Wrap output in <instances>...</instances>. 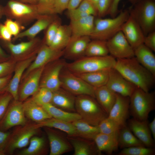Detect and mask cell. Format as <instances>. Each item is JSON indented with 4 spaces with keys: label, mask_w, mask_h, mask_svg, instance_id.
Listing matches in <instances>:
<instances>
[{
    "label": "cell",
    "mask_w": 155,
    "mask_h": 155,
    "mask_svg": "<svg viewBox=\"0 0 155 155\" xmlns=\"http://www.w3.org/2000/svg\"><path fill=\"white\" fill-rule=\"evenodd\" d=\"M155 108V93L137 87L129 97V112L133 118L147 120L150 113Z\"/></svg>",
    "instance_id": "obj_5"
},
{
    "label": "cell",
    "mask_w": 155,
    "mask_h": 155,
    "mask_svg": "<svg viewBox=\"0 0 155 155\" xmlns=\"http://www.w3.org/2000/svg\"><path fill=\"white\" fill-rule=\"evenodd\" d=\"M120 0H114L108 14L112 18L115 17L117 15V13L118 11V6ZM139 0H129L130 3L133 5L137 3Z\"/></svg>",
    "instance_id": "obj_52"
},
{
    "label": "cell",
    "mask_w": 155,
    "mask_h": 155,
    "mask_svg": "<svg viewBox=\"0 0 155 155\" xmlns=\"http://www.w3.org/2000/svg\"><path fill=\"white\" fill-rule=\"evenodd\" d=\"M22 3L32 4L36 5L38 0H15Z\"/></svg>",
    "instance_id": "obj_57"
},
{
    "label": "cell",
    "mask_w": 155,
    "mask_h": 155,
    "mask_svg": "<svg viewBox=\"0 0 155 155\" xmlns=\"http://www.w3.org/2000/svg\"><path fill=\"white\" fill-rule=\"evenodd\" d=\"M37 127L53 128L66 133L69 136H78L76 130L72 123L53 117L36 123Z\"/></svg>",
    "instance_id": "obj_30"
},
{
    "label": "cell",
    "mask_w": 155,
    "mask_h": 155,
    "mask_svg": "<svg viewBox=\"0 0 155 155\" xmlns=\"http://www.w3.org/2000/svg\"><path fill=\"white\" fill-rule=\"evenodd\" d=\"M143 44L153 51H155V31H153L145 36Z\"/></svg>",
    "instance_id": "obj_49"
},
{
    "label": "cell",
    "mask_w": 155,
    "mask_h": 155,
    "mask_svg": "<svg viewBox=\"0 0 155 155\" xmlns=\"http://www.w3.org/2000/svg\"><path fill=\"white\" fill-rule=\"evenodd\" d=\"M64 52V49L56 50L44 43L40 49L34 60L26 69L22 78L24 79L33 70L60 59L63 56Z\"/></svg>",
    "instance_id": "obj_13"
},
{
    "label": "cell",
    "mask_w": 155,
    "mask_h": 155,
    "mask_svg": "<svg viewBox=\"0 0 155 155\" xmlns=\"http://www.w3.org/2000/svg\"><path fill=\"white\" fill-rule=\"evenodd\" d=\"M55 0H38L36 6L40 15H55Z\"/></svg>",
    "instance_id": "obj_44"
},
{
    "label": "cell",
    "mask_w": 155,
    "mask_h": 155,
    "mask_svg": "<svg viewBox=\"0 0 155 155\" xmlns=\"http://www.w3.org/2000/svg\"><path fill=\"white\" fill-rule=\"evenodd\" d=\"M67 11L73 13H85L95 16H97L96 7L89 0H84L77 8Z\"/></svg>",
    "instance_id": "obj_42"
},
{
    "label": "cell",
    "mask_w": 155,
    "mask_h": 155,
    "mask_svg": "<svg viewBox=\"0 0 155 155\" xmlns=\"http://www.w3.org/2000/svg\"><path fill=\"white\" fill-rule=\"evenodd\" d=\"M27 123L22 102L13 100L0 121V130L6 131L13 127L24 125Z\"/></svg>",
    "instance_id": "obj_10"
},
{
    "label": "cell",
    "mask_w": 155,
    "mask_h": 155,
    "mask_svg": "<svg viewBox=\"0 0 155 155\" xmlns=\"http://www.w3.org/2000/svg\"><path fill=\"white\" fill-rule=\"evenodd\" d=\"M111 55L104 56H84L69 63L65 68L74 74L109 70L113 68L116 62Z\"/></svg>",
    "instance_id": "obj_2"
},
{
    "label": "cell",
    "mask_w": 155,
    "mask_h": 155,
    "mask_svg": "<svg viewBox=\"0 0 155 155\" xmlns=\"http://www.w3.org/2000/svg\"><path fill=\"white\" fill-rule=\"evenodd\" d=\"M6 57V55L2 50L0 46V57L5 58Z\"/></svg>",
    "instance_id": "obj_58"
},
{
    "label": "cell",
    "mask_w": 155,
    "mask_h": 155,
    "mask_svg": "<svg viewBox=\"0 0 155 155\" xmlns=\"http://www.w3.org/2000/svg\"><path fill=\"white\" fill-rule=\"evenodd\" d=\"M129 15V10H125L121 11L114 18L95 19L93 30L90 36V38L107 41L121 30Z\"/></svg>",
    "instance_id": "obj_4"
},
{
    "label": "cell",
    "mask_w": 155,
    "mask_h": 155,
    "mask_svg": "<svg viewBox=\"0 0 155 155\" xmlns=\"http://www.w3.org/2000/svg\"><path fill=\"white\" fill-rule=\"evenodd\" d=\"M23 109L26 116L36 123L42 122L52 117L42 108L31 98L22 102Z\"/></svg>",
    "instance_id": "obj_27"
},
{
    "label": "cell",
    "mask_w": 155,
    "mask_h": 155,
    "mask_svg": "<svg viewBox=\"0 0 155 155\" xmlns=\"http://www.w3.org/2000/svg\"><path fill=\"white\" fill-rule=\"evenodd\" d=\"M114 68L136 87L146 92L149 91L154 85L155 76L140 64L135 57L117 59Z\"/></svg>",
    "instance_id": "obj_1"
},
{
    "label": "cell",
    "mask_w": 155,
    "mask_h": 155,
    "mask_svg": "<svg viewBox=\"0 0 155 155\" xmlns=\"http://www.w3.org/2000/svg\"><path fill=\"white\" fill-rule=\"evenodd\" d=\"M148 127L152 134V137L154 140L155 139V118L149 124Z\"/></svg>",
    "instance_id": "obj_56"
},
{
    "label": "cell",
    "mask_w": 155,
    "mask_h": 155,
    "mask_svg": "<svg viewBox=\"0 0 155 155\" xmlns=\"http://www.w3.org/2000/svg\"><path fill=\"white\" fill-rule=\"evenodd\" d=\"M40 128L35 122L17 126L11 132L3 151L5 154H12L16 149L27 146L31 138L38 133Z\"/></svg>",
    "instance_id": "obj_8"
},
{
    "label": "cell",
    "mask_w": 155,
    "mask_h": 155,
    "mask_svg": "<svg viewBox=\"0 0 155 155\" xmlns=\"http://www.w3.org/2000/svg\"><path fill=\"white\" fill-rule=\"evenodd\" d=\"M75 108L82 119L93 125L98 126L108 116L95 98L88 95L77 96Z\"/></svg>",
    "instance_id": "obj_3"
},
{
    "label": "cell",
    "mask_w": 155,
    "mask_h": 155,
    "mask_svg": "<svg viewBox=\"0 0 155 155\" xmlns=\"http://www.w3.org/2000/svg\"><path fill=\"white\" fill-rule=\"evenodd\" d=\"M61 23V19L57 16L48 26L43 39L45 44L49 46L50 45Z\"/></svg>",
    "instance_id": "obj_43"
},
{
    "label": "cell",
    "mask_w": 155,
    "mask_h": 155,
    "mask_svg": "<svg viewBox=\"0 0 155 155\" xmlns=\"http://www.w3.org/2000/svg\"><path fill=\"white\" fill-rule=\"evenodd\" d=\"M70 0H55V10L56 14H61L67 9Z\"/></svg>",
    "instance_id": "obj_50"
},
{
    "label": "cell",
    "mask_w": 155,
    "mask_h": 155,
    "mask_svg": "<svg viewBox=\"0 0 155 155\" xmlns=\"http://www.w3.org/2000/svg\"><path fill=\"white\" fill-rule=\"evenodd\" d=\"M119 155H153L155 154L154 148L145 146H136L123 148Z\"/></svg>",
    "instance_id": "obj_40"
},
{
    "label": "cell",
    "mask_w": 155,
    "mask_h": 155,
    "mask_svg": "<svg viewBox=\"0 0 155 155\" xmlns=\"http://www.w3.org/2000/svg\"><path fill=\"white\" fill-rule=\"evenodd\" d=\"M45 66L41 78L40 87L46 88L54 92L61 87L60 75L66 64L63 59H59Z\"/></svg>",
    "instance_id": "obj_12"
},
{
    "label": "cell",
    "mask_w": 155,
    "mask_h": 155,
    "mask_svg": "<svg viewBox=\"0 0 155 155\" xmlns=\"http://www.w3.org/2000/svg\"><path fill=\"white\" fill-rule=\"evenodd\" d=\"M119 131L109 134L100 133L95 136L93 140L99 152L110 154L118 150Z\"/></svg>",
    "instance_id": "obj_25"
},
{
    "label": "cell",
    "mask_w": 155,
    "mask_h": 155,
    "mask_svg": "<svg viewBox=\"0 0 155 155\" xmlns=\"http://www.w3.org/2000/svg\"><path fill=\"white\" fill-rule=\"evenodd\" d=\"M64 68L60 75L61 87L74 95H85L95 98L94 88L70 71L65 66Z\"/></svg>",
    "instance_id": "obj_9"
},
{
    "label": "cell",
    "mask_w": 155,
    "mask_h": 155,
    "mask_svg": "<svg viewBox=\"0 0 155 155\" xmlns=\"http://www.w3.org/2000/svg\"><path fill=\"white\" fill-rule=\"evenodd\" d=\"M4 24L13 37L18 35L24 28V26L16 21L7 18Z\"/></svg>",
    "instance_id": "obj_45"
},
{
    "label": "cell",
    "mask_w": 155,
    "mask_h": 155,
    "mask_svg": "<svg viewBox=\"0 0 155 155\" xmlns=\"http://www.w3.org/2000/svg\"><path fill=\"white\" fill-rule=\"evenodd\" d=\"M12 35L4 24H0V38L7 42H11Z\"/></svg>",
    "instance_id": "obj_51"
},
{
    "label": "cell",
    "mask_w": 155,
    "mask_h": 155,
    "mask_svg": "<svg viewBox=\"0 0 155 155\" xmlns=\"http://www.w3.org/2000/svg\"><path fill=\"white\" fill-rule=\"evenodd\" d=\"M106 86L115 93L130 97L137 88L114 68L109 70Z\"/></svg>",
    "instance_id": "obj_15"
},
{
    "label": "cell",
    "mask_w": 155,
    "mask_h": 155,
    "mask_svg": "<svg viewBox=\"0 0 155 155\" xmlns=\"http://www.w3.org/2000/svg\"><path fill=\"white\" fill-rule=\"evenodd\" d=\"M53 95V92L49 89L45 87H40L31 98L36 103L42 106L51 103Z\"/></svg>",
    "instance_id": "obj_39"
},
{
    "label": "cell",
    "mask_w": 155,
    "mask_h": 155,
    "mask_svg": "<svg viewBox=\"0 0 155 155\" xmlns=\"http://www.w3.org/2000/svg\"><path fill=\"white\" fill-rule=\"evenodd\" d=\"M95 19V16L90 15L70 21L69 25L72 32L70 40L82 36H90L94 28Z\"/></svg>",
    "instance_id": "obj_23"
},
{
    "label": "cell",
    "mask_w": 155,
    "mask_h": 155,
    "mask_svg": "<svg viewBox=\"0 0 155 155\" xmlns=\"http://www.w3.org/2000/svg\"><path fill=\"white\" fill-rule=\"evenodd\" d=\"M36 55L20 60L16 64L14 69V73L8 83L6 89V91L10 94L14 100H18V93L20 83L25 71L34 60Z\"/></svg>",
    "instance_id": "obj_19"
},
{
    "label": "cell",
    "mask_w": 155,
    "mask_h": 155,
    "mask_svg": "<svg viewBox=\"0 0 155 155\" xmlns=\"http://www.w3.org/2000/svg\"><path fill=\"white\" fill-rule=\"evenodd\" d=\"M50 146V155H60L69 151L72 147L70 143L50 127H44Z\"/></svg>",
    "instance_id": "obj_24"
},
{
    "label": "cell",
    "mask_w": 155,
    "mask_h": 155,
    "mask_svg": "<svg viewBox=\"0 0 155 155\" xmlns=\"http://www.w3.org/2000/svg\"><path fill=\"white\" fill-rule=\"evenodd\" d=\"M84 0H70L67 10H71L77 8Z\"/></svg>",
    "instance_id": "obj_55"
},
{
    "label": "cell",
    "mask_w": 155,
    "mask_h": 155,
    "mask_svg": "<svg viewBox=\"0 0 155 155\" xmlns=\"http://www.w3.org/2000/svg\"><path fill=\"white\" fill-rule=\"evenodd\" d=\"M15 65V61L12 59L0 63V78L10 74V73L14 70Z\"/></svg>",
    "instance_id": "obj_48"
},
{
    "label": "cell",
    "mask_w": 155,
    "mask_h": 155,
    "mask_svg": "<svg viewBox=\"0 0 155 155\" xmlns=\"http://www.w3.org/2000/svg\"><path fill=\"white\" fill-rule=\"evenodd\" d=\"M116 98L108 117L118 124L121 127L126 126L129 112V97L116 94Z\"/></svg>",
    "instance_id": "obj_18"
},
{
    "label": "cell",
    "mask_w": 155,
    "mask_h": 155,
    "mask_svg": "<svg viewBox=\"0 0 155 155\" xmlns=\"http://www.w3.org/2000/svg\"><path fill=\"white\" fill-rule=\"evenodd\" d=\"M45 66L31 71L24 79V82L18 90V100L22 102L37 91Z\"/></svg>",
    "instance_id": "obj_16"
},
{
    "label": "cell",
    "mask_w": 155,
    "mask_h": 155,
    "mask_svg": "<svg viewBox=\"0 0 155 155\" xmlns=\"http://www.w3.org/2000/svg\"><path fill=\"white\" fill-rule=\"evenodd\" d=\"M11 133L10 131L0 130V152L3 153Z\"/></svg>",
    "instance_id": "obj_53"
},
{
    "label": "cell",
    "mask_w": 155,
    "mask_h": 155,
    "mask_svg": "<svg viewBox=\"0 0 155 155\" xmlns=\"http://www.w3.org/2000/svg\"><path fill=\"white\" fill-rule=\"evenodd\" d=\"M100 133L109 134L117 132L121 128L114 121L107 117L98 125Z\"/></svg>",
    "instance_id": "obj_41"
},
{
    "label": "cell",
    "mask_w": 155,
    "mask_h": 155,
    "mask_svg": "<svg viewBox=\"0 0 155 155\" xmlns=\"http://www.w3.org/2000/svg\"><path fill=\"white\" fill-rule=\"evenodd\" d=\"M61 88L53 92L51 103L55 106L67 111H75V97Z\"/></svg>",
    "instance_id": "obj_26"
},
{
    "label": "cell",
    "mask_w": 155,
    "mask_h": 155,
    "mask_svg": "<svg viewBox=\"0 0 155 155\" xmlns=\"http://www.w3.org/2000/svg\"><path fill=\"white\" fill-rule=\"evenodd\" d=\"M75 127L78 137L89 140H93L95 136L100 133L98 126L91 125L82 119L72 122Z\"/></svg>",
    "instance_id": "obj_34"
},
{
    "label": "cell",
    "mask_w": 155,
    "mask_h": 155,
    "mask_svg": "<svg viewBox=\"0 0 155 155\" xmlns=\"http://www.w3.org/2000/svg\"><path fill=\"white\" fill-rule=\"evenodd\" d=\"M109 53L107 41L91 39L87 47L85 56H104Z\"/></svg>",
    "instance_id": "obj_37"
},
{
    "label": "cell",
    "mask_w": 155,
    "mask_h": 155,
    "mask_svg": "<svg viewBox=\"0 0 155 155\" xmlns=\"http://www.w3.org/2000/svg\"><path fill=\"white\" fill-rule=\"evenodd\" d=\"M92 2L94 5L97 8V5L98 2L99 0H89Z\"/></svg>",
    "instance_id": "obj_59"
},
{
    "label": "cell",
    "mask_w": 155,
    "mask_h": 155,
    "mask_svg": "<svg viewBox=\"0 0 155 155\" xmlns=\"http://www.w3.org/2000/svg\"><path fill=\"white\" fill-rule=\"evenodd\" d=\"M3 14V9L2 8L1 6L0 5V17L1 16V15Z\"/></svg>",
    "instance_id": "obj_60"
},
{
    "label": "cell",
    "mask_w": 155,
    "mask_h": 155,
    "mask_svg": "<svg viewBox=\"0 0 155 155\" xmlns=\"http://www.w3.org/2000/svg\"><path fill=\"white\" fill-rule=\"evenodd\" d=\"M7 46L11 55V59L19 61L36 55L42 45L43 39L38 37L16 44L7 42Z\"/></svg>",
    "instance_id": "obj_11"
},
{
    "label": "cell",
    "mask_w": 155,
    "mask_h": 155,
    "mask_svg": "<svg viewBox=\"0 0 155 155\" xmlns=\"http://www.w3.org/2000/svg\"><path fill=\"white\" fill-rule=\"evenodd\" d=\"M3 12L8 18L16 21L23 26L36 20L41 15L38 12L36 5L15 0L8 2L3 9Z\"/></svg>",
    "instance_id": "obj_7"
},
{
    "label": "cell",
    "mask_w": 155,
    "mask_h": 155,
    "mask_svg": "<svg viewBox=\"0 0 155 155\" xmlns=\"http://www.w3.org/2000/svg\"><path fill=\"white\" fill-rule=\"evenodd\" d=\"M109 53L117 59L134 57V50L121 30L107 41Z\"/></svg>",
    "instance_id": "obj_14"
},
{
    "label": "cell",
    "mask_w": 155,
    "mask_h": 155,
    "mask_svg": "<svg viewBox=\"0 0 155 155\" xmlns=\"http://www.w3.org/2000/svg\"><path fill=\"white\" fill-rule=\"evenodd\" d=\"M28 147L19 152V155H39L42 154L45 148V140L43 137L33 136L30 140Z\"/></svg>",
    "instance_id": "obj_38"
},
{
    "label": "cell",
    "mask_w": 155,
    "mask_h": 155,
    "mask_svg": "<svg viewBox=\"0 0 155 155\" xmlns=\"http://www.w3.org/2000/svg\"><path fill=\"white\" fill-rule=\"evenodd\" d=\"M118 140L119 147L121 148L145 146L126 126L121 127L120 129Z\"/></svg>",
    "instance_id": "obj_35"
},
{
    "label": "cell",
    "mask_w": 155,
    "mask_h": 155,
    "mask_svg": "<svg viewBox=\"0 0 155 155\" xmlns=\"http://www.w3.org/2000/svg\"><path fill=\"white\" fill-rule=\"evenodd\" d=\"M42 108L52 117L69 122L81 119L77 113H72L57 107L51 103L42 106Z\"/></svg>",
    "instance_id": "obj_33"
},
{
    "label": "cell",
    "mask_w": 155,
    "mask_h": 155,
    "mask_svg": "<svg viewBox=\"0 0 155 155\" xmlns=\"http://www.w3.org/2000/svg\"><path fill=\"white\" fill-rule=\"evenodd\" d=\"M114 0H99L97 5V16L101 18L108 14Z\"/></svg>",
    "instance_id": "obj_46"
},
{
    "label": "cell",
    "mask_w": 155,
    "mask_h": 155,
    "mask_svg": "<svg viewBox=\"0 0 155 155\" xmlns=\"http://www.w3.org/2000/svg\"><path fill=\"white\" fill-rule=\"evenodd\" d=\"M129 10L141 28L145 36L154 31L155 2L154 0H140Z\"/></svg>",
    "instance_id": "obj_6"
},
{
    "label": "cell",
    "mask_w": 155,
    "mask_h": 155,
    "mask_svg": "<svg viewBox=\"0 0 155 155\" xmlns=\"http://www.w3.org/2000/svg\"><path fill=\"white\" fill-rule=\"evenodd\" d=\"M128 127L146 147L154 148V139L149 129L147 120L140 121L133 118L129 120Z\"/></svg>",
    "instance_id": "obj_20"
},
{
    "label": "cell",
    "mask_w": 155,
    "mask_h": 155,
    "mask_svg": "<svg viewBox=\"0 0 155 155\" xmlns=\"http://www.w3.org/2000/svg\"><path fill=\"white\" fill-rule=\"evenodd\" d=\"M91 40L89 36H85L71 40L64 49L63 56L66 58L75 60L85 56L87 47Z\"/></svg>",
    "instance_id": "obj_22"
},
{
    "label": "cell",
    "mask_w": 155,
    "mask_h": 155,
    "mask_svg": "<svg viewBox=\"0 0 155 155\" xmlns=\"http://www.w3.org/2000/svg\"><path fill=\"white\" fill-rule=\"evenodd\" d=\"M5 154L3 152H0V155H5Z\"/></svg>",
    "instance_id": "obj_61"
},
{
    "label": "cell",
    "mask_w": 155,
    "mask_h": 155,
    "mask_svg": "<svg viewBox=\"0 0 155 155\" xmlns=\"http://www.w3.org/2000/svg\"><path fill=\"white\" fill-rule=\"evenodd\" d=\"M68 140L74 150V155H91L96 154L91 143L77 136H69Z\"/></svg>",
    "instance_id": "obj_36"
},
{
    "label": "cell",
    "mask_w": 155,
    "mask_h": 155,
    "mask_svg": "<svg viewBox=\"0 0 155 155\" xmlns=\"http://www.w3.org/2000/svg\"><path fill=\"white\" fill-rule=\"evenodd\" d=\"M12 99V95L7 91L0 94V121Z\"/></svg>",
    "instance_id": "obj_47"
},
{
    "label": "cell",
    "mask_w": 155,
    "mask_h": 155,
    "mask_svg": "<svg viewBox=\"0 0 155 155\" xmlns=\"http://www.w3.org/2000/svg\"><path fill=\"white\" fill-rule=\"evenodd\" d=\"M71 35V30L69 25L61 24L59 28L49 46L56 50H63L69 43Z\"/></svg>",
    "instance_id": "obj_31"
},
{
    "label": "cell",
    "mask_w": 155,
    "mask_h": 155,
    "mask_svg": "<svg viewBox=\"0 0 155 155\" xmlns=\"http://www.w3.org/2000/svg\"><path fill=\"white\" fill-rule=\"evenodd\" d=\"M11 77V75L9 74L0 78V94L6 91L7 87Z\"/></svg>",
    "instance_id": "obj_54"
},
{
    "label": "cell",
    "mask_w": 155,
    "mask_h": 155,
    "mask_svg": "<svg viewBox=\"0 0 155 155\" xmlns=\"http://www.w3.org/2000/svg\"><path fill=\"white\" fill-rule=\"evenodd\" d=\"M57 16V14L41 15L32 25L13 37L12 40L15 41L24 37H27L30 40L35 38L40 32L46 29Z\"/></svg>",
    "instance_id": "obj_21"
},
{
    "label": "cell",
    "mask_w": 155,
    "mask_h": 155,
    "mask_svg": "<svg viewBox=\"0 0 155 155\" xmlns=\"http://www.w3.org/2000/svg\"><path fill=\"white\" fill-rule=\"evenodd\" d=\"M109 70H104L75 74L90 85L96 88L106 85L108 79Z\"/></svg>",
    "instance_id": "obj_32"
},
{
    "label": "cell",
    "mask_w": 155,
    "mask_h": 155,
    "mask_svg": "<svg viewBox=\"0 0 155 155\" xmlns=\"http://www.w3.org/2000/svg\"><path fill=\"white\" fill-rule=\"evenodd\" d=\"M121 31L133 49L143 44L145 36L138 23L130 14Z\"/></svg>",
    "instance_id": "obj_17"
},
{
    "label": "cell",
    "mask_w": 155,
    "mask_h": 155,
    "mask_svg": "<svg viewBox=\"0 0 155 155\" xmlns=\"http://www.w3.org/2000/svg\"><path fill=\"white\" fill-rule=\"evenodd\" d=\"M95 98L108 115L115 102L116 94L106 85L95 88Z\"/></svg>",
    "instance_id": "obj_29"
},
{
    "label": "cell",
    "mask_w": 155,
    "mask_h": 155,
    "mask_svg": "<svg viewBox=\"0 0 155 155\" xmlns=\"http://www.w3.org/2000/svg\"><path fill=\"white\" fill-rule=\"evenodd\" d=\"M134 57L138 62L155 76V56L144 44L134 49Z\"/></svg>",
    "instance_id": "obj_28"
}]
</instances>
